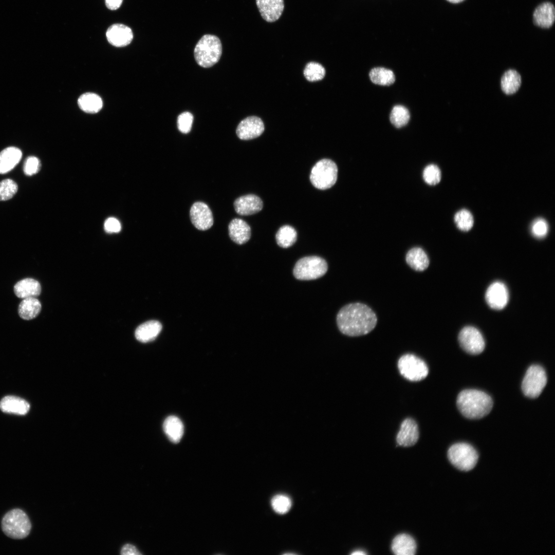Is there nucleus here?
I'll return each instance as SVG.
<instances>
[{
    "mask_svg": "<svg viewBox=\"0 0 555 555\" xmlns=\"http://www.w3.org/2000/svg\"><path fill=\"white\" fill-rule=\"evenodd\" d=\"M0 409L6 413L24 415L28 412L30 404L23 398L14 396H7L1 400Z\"/></svg>",
    "mask_w": 555,
    "mask_h": 555,
    "instance_id": "aec40b11",
    "label": "nucleus"
},
{
    "mask_svg": "<svg viewBox=\"0 0 555 555\" xmlns=\"http://www.w3.org/2000/svg\"><path fill=\"white\" fill-rule=\"evenodd\" d=\"M263 206L262 199L254 194H248L237 198L234 202L236 212L240 215L246 216L260 211Z\"/></svg>",
    "mask_w": 555,
    "mask_h": 555,
    "instance_id": "f3484780",
    "label": "nucleus"
},
{
    "mask_svg": "<svg viewBox=\"0 0 555 555\" xmlns=\"http://www.w3.org/2000/svg\"><path fill=\"white\" fill-rule=\"evenodd\" d=\"M123 0H105L106 6L111 10L118 9L122 4Z\"/></svg>",
    "mask_w": 555,
    "mask_h": 555,
    "instance_id": "37998d69",
    "label": "nucleus"
},
{
    "mask_svg": "<svg viewBox=\"0 0 555 555\" xmlns=\"http://www.w3.org/2000/svg\"><path fill=\"white\" fill-rule=\"evenodd\" d=\"M121 553L123 555H137L141 554L137 549L131 544H126L122 548Z\"/></svg>",
    "mask_w": 555,
    "mask_h": 555,
    "instance_id": "79ce46f5",
    "label": "nucleus"
},
{
    "mask_svg": "<svg viewBox=\"0 0 555 555\" xmlns=\"http://www.w3.org/2000/svg\"><path fill=\"white\" fill-rule=\"evenodd\" d=\"M400 374L412 381H418L424 379L429 373L427 365L422 359L413 354L401 356L398 362Z\"/></svg>",
    "mask_w": 555,
    "mask_h": 555,
    "instance_id": "1a4fd4ad",
    "label": "nucleus"
},
{
    "mask_svg": "<svg viewBox=\"0 0 555 555\" xmlns=\"http://www.w3.org/2000/svg\"><path fill=\"white\" fill-rule=\"evenodd\" d=\"M326 261L318 256H309L300 259L295 264L293 273L300 280H311L324 275L327 270Z\"/></svg>",
    "mask_w": 555,
    "mask_h": 555,
    "instance_id": "0eeeda50",
    "label": "nucleus"
},
{
    "mask_svg": "<svg viewBox=\"0 0 555 555\" xmlns=\"http://www.w3.org/2000/svg\"><path fill=\"white\" fill-rule=\"evenodd\" d=\"M271 505L274 510L278 513L284 514L291 508V499L287 496L279 494L274 496L271 501Z\"/></svg>",
    "mask_w": 555,
    "mask_h": 555,
    "instance_id": "c9c22d12",
    "label": "nucleus"
},
{
    "mask_svg": "<svg viewBox=\"0 0 555 555\" xmlns=\"http://www.w3.org/2000/svg\"><path fill=\"white\" fill-rule=\"evenodd\" d=\"M416 549L414 539L407 534H399L392 541V550L396 555H413Z\"/></svg>",
    "mask_w": 555,
    "mask_h": 555,
    "instance_id": "b1692460",
    "label": "nucleus"
},
{
    "mask_svg": "<svg viewBox=\"0 0 555 555\" xmlns=\"http://www.w3.org/2000/svg\"><path fill=\"white\" fill-rule=\"evenodd\" d=\"M162 329L158 321L151 320L139 325L136 329L135 337L139 341L146 343L156 339Z\"/></svg>",
    "mask_w": 555,
    "mask_h": 555,
    "instance_id": "5701e85b",
    "label": "nucleus"
},
{
    "mask_svg": "<svg viewBox=\"0 0 555 555\" xmlns=\"http://www.w3.org/2000/svg\"><path fill=\"white\" fill-rule=\"evenodd\" d=\"M78 105L84 112L89 114H95L99 112L103 105L101 98L98 95L86 92L78 99Z\"/></svg>",
    "mask_w": 555,
    "mask_h": 555,
    "instance_id": "cd10ccee",
    "label": "nucleus"
},
{
    "mask_svg": "<svg viewBox=\"0 0 555 555\" xmlns=\"http://www.w3.org/2000/svg\"><path fill=\"white\" fill-rule=\"evenodd\" d=\"M22 151L17 147H8L0 152V174H5L12 170L20 162Z\"/></svg>",
    "mask_w": 555,
    "mask_h": 555,
    "instance_id": "412c9836",
    "label": "nucleus"
},
{
    "mask_svg": "<svg viewBox=\"0 0 555 555\" xmlns=\"http://www.w3.org/2000/svg\"><path fill=\"white\" fill-rule=\"evenodd\" d=\"M366 554V553L365 552H364L363 551H362V550H356V551L353 552L351 553V554H354V555H359V554H360V555H364V554Z\"/></svg>",
    "mask_w": 555,
    "mask_h": 555,
    "instance_id": "c03bdc74",
    "label": "nucleus"
},
{
    "mask_svg": "<svg viewBox=\"0 0 555 555\" xmlns=\"http://www.w3.org/2000/svg\"><path fill=\"white\" fill-rule=\"evenodd\" d=\"M221 53L220 40L213 34L203 35L196 44L194 50L196 62L204 68L210 67L217 63Z\"/></svg>",
    "mask_w": 555,
    "mask_h": 555,
    "instance_id": "7ed1b4c3",
    "label": "nucleus"
},
{
    "mask_svg": "<svg viewBox=\"0 0 555 555\" xmlns=\"http://www.w3.org/2000/svg\"><path fill=\"white\" fill-rule=\"evenodd\" d=\"M41 307V302L35 297L23 299L18 306V314L24 320H31L38 316Z\"/></svg>",
    "mask_w": 555,
    "mask_h": 555,
    "instance_id": "bb28decb",
    "label": "nucleus"
},
{
    "mask_svg": "<svg viewBox=\"0 0 555 555\" xmlns=\"http://www.w3.org/2000/svg\"><path fill=\"white\" fill-rule=\"evenodd\" d=\"M106 35L112 45L121 47L130 44L133 39V33L128 26L121 24L111 25L107 30Z\"/></svg>",
    "mask_w": 555,
    "mask_h": 555,
    "instance_id": "4468645a",
    "label": "nucleus"
},
{
    "mask_svg": "<svg viewBox=\"0 0 555 555\" xmlns=\"http://www.w3.org/2000/svg\"><path fill=\"white\" fill-rule=\"evenodd\" d=\"M454 221L457 227L464 231L470 230L472 228L474 223L472 214L466 209L461 210L455 214Z\"/></svg>",
    "mask_w": 555,
    "mask_h": 555,
    "instance_id": "72a5a7b5",
    "label": "nucleus"
},
{
    "mask_svg": "<svg viewBox=\"0 0 555 555\" xmlns=\"http://www.w3.org/2000/svg\"><path fill=\"white\" fill-rule=\"evenodd\" d=\"M419 438L418 427L415 420L405 419L401 423L396 437L399 446L410 447L415 445Z\"/></svg>",
    "mask_w": 555,
    "mask_h": 555,
    "instance_id": "dca6fc26",
    "label": "nucleus"
},
{
    "mask_svg": "<svg viewBox=\"0 0 555 555\" xmlns=\"http://www.w3.org/2000/svg\"><path fill=\"white\" fill-rule=\"evenodd\" d=\"M448 456L454 467L463 471L473 469L478 459L476 450L471 445L465 442L451 446L448 450Z\"/></svg>",
    "mask_w": 555,
    "mask_h": 555,
    "instance_id": "423d86ee",
    "label": "nucleus"
},
{
    "mask_svg": "<svg viewBox=\"0 0 555 555\" xmlns=\"http://www.w3.org/2000/svg\"><path fill=\"white\" fill-rule=\"evenodd\" d=\"M2 529L6 535L13 539H23L28 536L31 523L27 514L16 508L9 511L3 516Z\"/></svg>",
    "mask_w": 555,
    "mask_h": 555,
    "instance_id": "20e7f679",
    "label": "nucleus"
},
{
    "mask_svg": "<svg viewBox=\"0 0 555 555\" xmlns=\"http://www.w3.org/2000/svg\"><path fill=\"white\" fill-rule=\"evenodd\" d=\"M485 299L488 305L492 309L499 310L504 308L509 300L507 287L499 281L492 283L487 289Z\"/></svg>",
    "mask_w": 555,
    "mask_h": 555,
    "instance_id": "f8f14e48",
    "label": "nucleus"
},
{
    "mask_svg": "<svg viewBox=\"0 0 555 555\" xmlns=\"http://www.w3.org/2000/svg\"><path fill=\"white\" fill-rule=\"evenodd\" d=\"M121 228L120 223L115 218H108L105 221L104 229L108 233H118L120 231Z\"/></svg>",
    "mask_w": 555,
    "mask_h": 555,
    "instance_id": "a19ab883",
    "label": "nucleus"
},
{
    "mask_svg": "<svg viewBox=\"0 0 555 555\" xmlns=\"http://www.w3.org/2000/svg\"><path fill=\"white\" fill-rule=\"evenodd\" d=\"M458 341L461 348L470 354H479L485 348L483 335L473 326H466L461 330L458 335Z\"/></svg>",
    "mask_w": 555,
    "mask_h": 555,
    "instance_id": "9d476101",
    "label": "nucleus"
},
{
    "mask_svg": "<svg viewBox=\"0 0 555 555\" xmlns=\"http://www.w3.org/2000/svg\"><path fill=\"white\" fill-rule=\"evenodd\" d=\"M521 84V77L515 70L509 69L506 71L501 79V88L507 95L515 93Z\"/></svg>",
    "mask_w": 555,
    "mask_h": 555,
    "instance_id": "c85d7f7f",
    "label": "nucleus"
},
{
    "mask_svg": "<svg viewBox=\"0 0 555 555\" xmlns=\"http://www.w3.org/2000/svg\"><path fill=\"white\" fill-rule=\"evenodd\" d=\"M256 4L262 18L269 23L278 20L284 9V0H256Z\"/></svg>",
    "mask_w": 555,
    "mask_h": 555,
    "instance_id": "2eb2a0df",
    "label": "nucleus"
},
{
    "mask_svg": "<svg viewBox=\"0 0 555 555\" xmlns=\"http://www.w3.org/2000/svg\"><path fill=\"white\" fill-rule=\"evenodd\" d=\"M190 215L192 224L199 230H207L213 224L212 213L204 202L194 203L190 209Z\"/></svg>",
    "mask_w": 555,
    "mask_h": 555,
    "instance_id": "9b49d317",
    "label": "nucleus"
},
{
    "mask_svg": "<svg viewBox=\"0 0 555 555\" xmlns=\"http://www.w3.org/2000/svg\"><path fill=\"white\" fill-rule=\"evenodd\" d=\"M390 119L394 126L400 128L407 124L410 119V114L405 106L397 105L392 108Z\"/></svg>",
    "mask_w": 555,
    "mask_h": 555,
    "instance_id": "2f4dec72",
    "label": "nucleus"
},
{
    "mask_svg": "<svg viewBox=\"0 0 555 555\" xmlns=\"http://www.w3.org/2000/svg\"><path fill=\"white\" fill-rule=\"evenodd\" d=\"M14 292L18 298L25 299L36 297L41 292L40 283L35 279L26 278L17 282L14 286Z\"/></svg>",
    "mask_w": 555,
    "mask_h": 555,
    "instance_id": "4be33fe9",
    "label": "nucleus"
},
{
    "mask_svg": "<svg viewBox=\"0 0 555 555\" xmlns=\"http://www.w3.org/2000/svg\"><path fill=\"white\" fill-rule=\"evenodd\" d=\"M457 405L460 413L469 419H479L491 411L493 406L491 397L477 390H465L457 398Z\"/></svg>",
    "mask_w": 555,
    "mask_h": 555,
    "instance_id": "f03ea898",
    "label": "nucleus"
},
{
    "mask_svg": "<svg viewBox=\"0 0 555 555\" xmlns=\"http://www.w3.org/2000/svg\"><path fill=\"white\" fill-rule=\"evenodd\" d=\"M41 166V162L37 157L29 156L26 159L24 163V172L27 176H31L38 173Z\"/></svg>",
    "mask_w": 555,
    "mask_h": 555,
    "instance_id": "58836bf2",
    "label": "nucleus"
},
{
    "mask_svg": "<svg viewBox=\"0 0 555 555\" xmlns=\"http://www.w3.org/2000/svg\"><path fill=\"white\" fill-rule=\"evenodd\" d=\"M447 1L450 2V3L456 4V3H460V2H462V1H464V0H447Z\"/></svg>",
    "mask_w": 555,
    "mask_h": 555,
    "instance_id": "a18cd8bd",
    "label": "nucleus"
},
{
    "mask_svg": "<svg viewBox=\"0 0 555 555\" xmlns=\"http://www.w3.org/2000/svg\"><path fill=\"white\" fill-rule=\"evenodd\" d=\"M534 24L540 27L548 28L555 20V9L552 4L545 2L538 6L533 14Z\"/></svg>",
    "mask_w": 555,
    "mask_h": 555,
    "instance_id": "a211bd4d",
    "label": "nucleus"
},
{
    "mask_svg": "<svg viewBox=\"0 0 555 555\" xmlns=\"http://www.w3.org/2000/svg\"><path fill=\"white\" fill-rule=\"evenodd\" d=\"M405 261L411 268L417 271L425 270L430 264L427 253L420 247L411 249L406 254Z\"/></svg>",
    "mask_w": 555,
    "mask_h": 555,
    "instance_id": "393cba45",
    "label": "nucleus"
},
{
    "mask_svg": "<svg viewBox=\"0 0 555 555\" xmlns=\"http://www.w3.org/2000/svg\"><path fill=\"white\" fill-rule=\"evenodd\" d=\"M338 167L331 160L323 159L318 161L312 167L310 174L312 184L320 190H326L336 182Z\"/></svg>",
    "mask_w": 555,
    "mask_h": 555,
    "instance_id": "39448f33",
    "label": "nucleus"
},
{
    "mask_svg": "<svg viewBox=\"0 0 555 555\" xmlns=\"http://www.w3.org/2000/svg\"><path fill=\"white\" fill-rule=\"evenodd\" d=\"M229 234L235 243L242 245L247 243L251 236V228L249 225L240 218H234L229 223Z\"/></svg>",
    "mask_w": 555,
    "mask_h": 555,
    "instance_id": "6ab92c4d",
    "label": "nucleus"
},
{
    "mask_svg": "<svg viewBox=\"0 0 555 555\" xmlns=\"http://www.w3.org/2000/svg\"><path fill=\"white\" fill-rule=\"evenodd\" d=\"M297 233L292 226L285 225L278 231L275 239L278 245L284 248L291 246L296 241Z\"/></svg>",
    "mask_w": 555,
    "mask_h": 555,
    "instance_id": "7c9ffc66",
    "label": "nucleus"
},
{
    "mask_svg": "<svg viewBox=\"0 0 555 555\" xmlns=\"http://www.w3.org/2000/svg\"><path fill=\"white\" fill-rule=\"evenodd\" d=\"M18 186L16 183L10 179H6L0 182V201H5L12 198L16 193Z\"/></svg>",
    "mask_w": 555,
    "mask_h": 555,
    "instance_id": "f704fd0d",
    "label": "nucleus"
},
{
    "mask_svg": "<svg viewBox=\"0 0 555 555\" xmlns=\"http://www.w3.org/2000/svg\"><path fill=\"white\" fill-rule=\"evenodd\" d=\"M424 181L430 185H436L441 179V172L439 168L435 164L427 165L423 172Z\"/></svg>",
    "mask_w": 555,
    "mask_h": 555,
    "instance_id": "e433bc0d",
    "label": "nucleus"
},
{
    "mask_svg": "<svg viewBox=\"0 0 555 555\" xmlns=\"http://www.w3.org/2000/svg\"><path fill=\"white\" fill-rule=\"evenodd\" d=\"M193 121L192 114L185 112L180 114L177 118V127L180 132L183 134L189 133L191 130Z\"/></svg>",
    "mask_w": 555,
    "mask_h": 555,
    "instance_id": "4c0bfd02",
    "label": "nucleus"
},
{
    "mask_svg": "<svg viewBox=\"0 0 555 555\" xmlns=\"http://www.w3.org/2000/svg\"><path fill=\"white\" fill-rule=\"evenodd\" d=\"M163 429L168 438L174 443L178 442L183 434V423L179 418L175 416H169L165 419Z\"/></svg>",
    "mask_w": 555,
    "mask_h": 555,
    "instance_id": "a878e982",
    "label": "nucleus"
},
{
    "mask_svg": "<svg viewBox=\"0 0 555 555\" xmlns=\"http://www.w3.org/2000/svg\"><path fill=\"white\" fill-rule=\"evenodd\" d=\"M548 227L547 222L542 218L536 219L531 226L532 234L537 238H543L547 233Z\"/></svg>",
    "mask_w": 555,
    "mask_h": 555,
    "instance_id": "ea45409f",
    "label": "nucleus"
},
{
    "mask_svg": "<svg viewBox=\"0 0 555 555\" xmlns=\"http://www.w3.org/2000/svg\"><path fill=\"white\" fill-rule=\"evenodd\" d=\"M325 74V68L320 64L310 62L307 64L304 70L306 79L311 82L322 80Z\"/></svg>",
    "mask_w": 555,
    "mask_h": 555,
    "instance_id": "473e14b6",
    "label": "nucleus"
},
{
    "mask_svg": "<svg viewBox=\"0 0 555 555\" xmlns=\"http://www.w3.org/2000/svg\"><path fill=\"white\" fill-rule=\"evenodd\" d=\"M264 131L262 120L256 116H250L240 122L236 133L242 140H250L260 136Z\"/></svg>",
    "mask_w": 555,
    "mask_h": 555,
    "instance_id": "ddd939ff",
    "label": "nucleus"
},
{
    "mask_svg": "<svg viewBox=\"0 0 555 555\" xmlns=\"http://www.w3.org/2000/svg\"><path fill=\"white\" fill-rule=\"evenodd\" d=\"M547 383L544 369L539 365H532L527 369L522 383L524 394L531 398L538 397Z\"/></svg>",
    "mask_w": 555,
    "mask_h": 555,
    "instance_id": "6e6552de",
    "label": "nucleus"
},
{
    "mask_svg": "<svg viewBox=\"0 0 555 555\" xmlns=\"http://www.w3.org/2000/svg\"><path fill=\"white\" fill-rule=\"evenodd\" d=\"M340 331L348 336H363L373 330L377 323L374 311L361 303H353L343 306L337 316Z\"/></svg>",
    "mask_w": 555,
    "mask_h": 555,
    "instance_id": "f257e3e1",
    "label": "nucleus"
},
{
    "mask_svg": "<svg viewBox=\"0 0 555 555\" xmlns=\"http://www.w3.org/2000/svg\"><path fill=\"white\" fill-rule=\"evenodd\" d=\"M369 76L373 83L379 85H391L395 81L393 71L383 67L373 68L369 72Z\"/></svg>",
    "mask_w": 555,
    "mask_h": 555,
    "instance_id": "c756f323",
    "label": "nucleus"
}]
</instances>
